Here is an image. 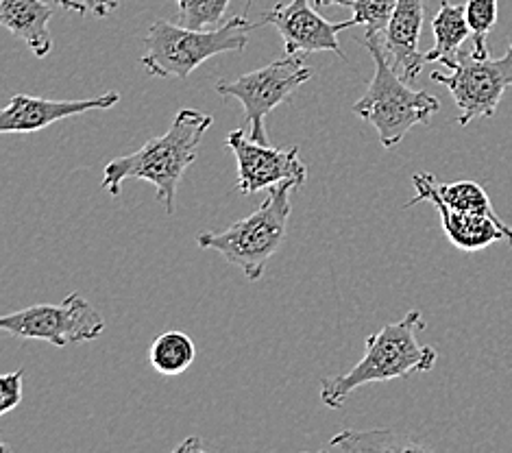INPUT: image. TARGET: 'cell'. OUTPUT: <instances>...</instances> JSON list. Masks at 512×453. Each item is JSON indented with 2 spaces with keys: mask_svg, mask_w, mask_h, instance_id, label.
I'll return each mask as SVG.
<instances>
[{
  "mask_svg": "<svg viewBox=\"0 0 512 453\" xmlns=\"http://www.w3.org/2000/svg\"><path fill=\"white\" fill-rule=\"evenodd\" d=\"M432 81L443 83L460 109L458 125L478 118H493L504 92L512 85V42L504 57H478L471 48L460 51L449 75L434 70Z\"/></svg>",
  "mask_w": 512,
  "mask_h": 453,
  "instance_id": "52a82bcc",
  "label": "cell"
},
{
  "mask_svg": "<svg viewBox=\"0 0 512 453\" xmlns=\"http://www.w3.org/2000/svg\"><path fill=\"white\" fill-rule=\"evenodd\" d=\"M231 0H177L179 24L188 29H210L221 24Z\"/></svg>",
  "mask_w": 512,
  "mask_h": 453,
  "instance_id": "ffe728a7",
  "label": "cell"
},
{
  "mask_svg": "<svg viewBox=\"0 0 512 453\" xmlns=\"http://www.w3.org/2000/svg\"><path fill=\"white\" fill-rule=\"evenodd\" d=\"M22 377L24 369L0 377V414H9L22 401Z\"/></svg>",
  "mask_w": 512,
  "mask_h": 453,
  "instance_id": "7402d4cb",
  "label": "cell"
},
{
  "mask_svg": "<svg viewBox=\"0 0 512 453\" xmlns=\"http://www.w3.org/2000/svg\"><path fill=\"white\" fill-rule=\"evenodd\" d=\"M399 0H356L353 9V27L362 24L367 29V38H380L393 18Z\"/></svg>",
  "mask_w": 512,
  "mask_h": 453,
  "instance_id": "44dd1931",
  "label": "cell"
},
{
  "mask_svg": "<svg viewBox=\"0 0 512 453\" xmlns=\"http://www.w3.org/2000/svg\"><path fill=\"white\" fill-rule=\"evenodd\" d=\"M465 7L471 27V51L478 57H491L486 38L497 24V0H469Z\"/></svg>",
  "mask_w": 512,
  "mask_h": 453,
  "instance_id": "d6986e66",
  "label": "cell"
},
{
  "mask_svg": "<svg viewBox=\"0 0 512 453\" xmlns=\"http://www.w3.org/2000/svg\"><path fill=\"white\" fill-rule=\"evenodd\" d=\"M120 94L107 92L96 99H81V101H48L40 96L16 94L3 112H0V131L3 133H35L53 122L79 116L92 109H112L118 105Z\"/></svg>",
  "mask_w": 512,
  "mask_h": 453,
  "instance_id": "7c38bea8",
  "label": "cell"
},
{
  "mask_svg": "<svg viewBox=\"0 0 512 453\" xmlns=\"http://www.w3.org/2000/svg\"><path fill=\"white\" fill-rule=\"evenodd\" d=\"M412 186L417 190V194L406 203V207L430 201L438 210V214H441L443 231L456 249L473 253L491 247L493 242L499 240L510 242L512 247V227H508L504 220L458 212L454 207H449L441 197H438L436 179L430 173L412 175Z\"/></svg>",
  "mask_w": 512,
  "mask_h": 453,
  "instance_id": "8fae6325",
  "label": "cell"
},
{
  "mask_svg": "<svg viewBox=\"0 0 512 453\" xmlns=\"http://www.w3.org/2000/svg\"><path fill=\"white\" fill-rule=\"evenodd\" d=\"M356 0H314L316 7H332V5H338V7H351Z\"/></svg>",
  "mask_w": 512,
  "mask_h": 453,
  "instance_id": "cb8c5ba5",
  "label": "cell"
},
{
  "mask_svg": "<svg viewBox=\"0 0 512 453\" xmlns=\"http://www.w3.org/2000/svg\"><path fill=\"white\" fill-rule=\"evenodd\" d=\"M364 44L373 55L375 75L367 92L351 109L377 131L384 149H393L414 125H428L441 109V101L423 90H412L408 81L397 75L384 51L382 38H367Z\"/></svg>",
  "mask_w": 512,
  "mask_h": 453,
  "instance_id": "5b68a950",
  "label": "cell"
},
{
  "mask_svg": "<svg viewBox=\"0 0 512 453\" xmlns=\"http://www.w3.org/2000/svg\"><path fill=\"white\" fill-rule=\"evenodd\" d=\"M218 29H188L184 24L157 20L144 38L142 68L157 79H188L203 61L223 53H240L249 44V33L260 29L262 22H249V9Z\"/></svg>",
  "mask_w": 512,
  "mask_h": 453,
  "instance_id": "3957f363",
  "label": "cell"
},
{
  "mask_svg": "<svg viewBox=\"0 0 512 453\" xmlns=\"http://www.w3.org/2000/svg\"><path fill=\"white\" fill-rule=\"evenodd\" d=\"M314 77V70L303 64L297 55H286L260 70L247 72L234 81L221 79L216 83V92L225 99H236L249 122V138L268 144V133L264 127L266 116L277 105L290 103L292 94Z\"/></svg>",
  "mask_w": 512,
  "mask_h": 453,
  "instance_id": "8992f818",
  "label": "cell"
},
{
  "mask_svg": "<svg viewBox=\"0 0 512 453\" xmlns=\"http://www.w3.org/2000/svg\"><path fill=\"white\" fill-rule=\"evenodd\" d=\"M149 358L157 373L175 377L190 369L194 358H197V347L184 332H164L153 340Z\"/></svg>",
  "mask_w": 512,
  "mask_h": 453,
  "instance_id": "2e32d148",
  "label": "cell"
},
{
  "mask_svg": "<svg viewBox=\"0 0 512 453\" xmlns=\"http://www.w3.org/2000/svg\"><path fill=\"white\" fill-rule=\"evenodd\" d=\"M214 118L199 109H181L173 125L160 138H151L136 153L112 159L103 168L101 188L118 197L120 186L127 179L149 181L157 190V199L166 207V214H175V197L179 181L186 170L197 162L199 144Z\"/></svg>",
  "mask_w": 512,
  "mask_h": 453,
  "instance_id": "6da1fadb",
  "label": "cell"
},
{
  "mask_svg": "<svg viewBox=\"0 0 512 453\" xmlns=\"http://www.w3.org/2000/svg\"><path fill=\"white\" fill-rule=\"evenodd\" d=\"M436 192L449 207L458 212L489 216L495 220H502L497 216L495 207L489 199V194L475 181H456V183H436Z\"/></svg>",
  "mask_w": 512,
  "mask_h": 453,
  "instance_id": "e0dca14e",
  "label": "cell"
},
{
  "mask_svg": "<svg viewBox=\"0 0 512 453\" xmlns=\"http://www.w3.org/2000/svg\"><path fill=\"white\" fill-rule=\"evenodd\" d=\"M329 449H338V451H417L423 447L412 443V440L401 438L393 432L349 430V432H340L336 438H332Z\"/></svg>",
  "mask_w": 512,
  "mask_h": 453,
  "instance_id": "ac0fdd59",
  "label": "cell"
},
{
  "mask_svg": "<svg viewBox=\"0 0 512 453\" xmlns=\"http://www.w3.org/2000/svg\"><path fill=\"white\" fill-rule=\"evenodd\" d=\"M0 327L14 338L44 340L62 349L96 340L105 332V321L79 292H70L62 303H40L5 314Z\"/></svg>",
  "mask_w": 512,
  "mask_h": 453,
  "instance_id": "ba28073f",
  "label": "cell"
},
{
  "mask_svg": "<svg viewBox=\"0 0 512 453\" xmlns=\"http://www.w3.org/2000/svg\"><path fill=\"white\" fill-rule=\"evenodd\" d=\"M434 48L425 53V61H438L445 68H454L462 44L471 38V27L467 20L465 5H451L449 0H441V9L432 18Z\"/></svg>",
  "mask_w": 512,
  "mask_h": 453,
  "instance_id": "9a60e30c",
  "label": "cell"
},
{
  "mask_svg": "<svg viewBox=\"0 0 512 453\" xmlns=\"http://www.w3.org/2000/svg\"><path fill=\"white\" fill-rule=\"evenodd\" d=\"M264 24H273L282 35L286 55L299 53H334L345 59L338 35L351 29L353 22H327L310 7V0H290L288 5H275L264 14Z\"/></svg>",
  "mask_w": 512,
  "mask_h": 453,
  "instance_id": "30bf717a",
  "label": "cell"
},
{
  "mask_svg": "<svg viewBox=\"0 0 512 453\" xmlns=\"http://www.w3.org/2000/svg\"><path fill=\"white\" fill-rule=\"evenodd\" d=\"M225 149L236 155L238 190L242 194L268 190L288 179H295L303 186L308 179V168L301 162L297 146L290 151L273 149L271 144L247 138L245 131L238 129L225 138Z\"/></svg>",
  "mask_w": 512,
  "mask_h": 453,
  "instance_id": "9c48e42d",
  "label": "cell"
},
{
  "mask_svg": "<svg viewBox=\"0 0 512 453\" xmlns=\"http://www.w3.org/2000/svg\"><path fill=\"white\" fill-rule=\"evenodd\" d=\"M423 329V314L410 310L399 323L386 325L364 338V358L351 371L323 379L321 401L327 408L338 410L360 386L428 373L438 360V351L421 345L417 336Z\"/></svg>",
  "mask_w": 512,
  "mask_h": 453,
  "instance_id": "7a4b0ae2",
  "label": "cell"
},
{
  "mask_svg": "<svg viewBox=\"0 0 512 453\" xmlns=\"http://www.w3.org/2000/svg\"><path fill=\"white\" fill-rule=\"evenodd\" d=\"M53 3L79 16L94 14L96 18H107L114 11L112 7L103 3V0H53Z\"/></svg>",
  "mask_w": 512,
  "mask_h": 453,
  "instance_id": "603a6c76",
  "label": "cell"
},
{
  "mask_svg": "<svg viewBox=\"0 0 512 453\" xmlns=\"http://www.w3.org/2000/svg\"><path fill=\"white\" fill-rule=\"evenodd\" d=\"M103 3H105V5H109V7H112V9H116V7H118V3H120V0H103Z\"/></svg>",
  "mask_w": 512,
  "mask_h": 453,
  "instance_id": "d4e9b609",
  "label": "cell"
},
{
  "mask_svg": "<svg viewBox=\"0 0 512 453\" xmlns=\"http://www.w3.org/2000/svg\"><path fill=\"white\" fill-rule=\"evenodd\" d=\"M423 11V0H399L386 31L380 35L390 64L408 83L421 75L423 64H428L425 53L419 51Z\"/></svg>",
  "mask_w": 512,
  "mask_h": 453,
  "instance_id": "4fadbf2b",
  "label": "cell"
},
{
  "mask_svg": "<svg viewBox=\"0 0 512 453\" xmlns=\"http://www.w3.org/2000/svg\"><path fill=\"white\" fill-rule=\"evenodd\" d=\"M297 188H301V183L295 179L268 188L264 203L253 214L223 231H205L197 238V244L201 249L221 253L229 264L238 266L249 281L262 279L266 264L286 240L292 212L290 194Z\"/></svg>",
  "mask_w": 512,
  "mask_h": 453,
  "instance_id": "277c9868",
  "label": "cell"
},
{
  "mask_svg": "<svg viewBox=\"0 0 512 453\" xmlns=\"http://www.w3.org/2000/svg\"><path fill=\"white\" fill-rule=\"evenodd\" d=\"M53 7L46 0H0V22L31 48L35 57H46L53 48V35L48 31V20Z\"/></svg>",
  "mask_w": 512,
  "mask_h": 453,
  "instance_id": "5bb4252c",
  "label": "cell"
}]
</instances>
